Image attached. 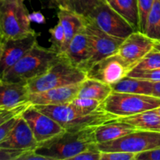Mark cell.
I'll return each instance as SVG.
<instances>
[{"label": "cell", "mask_w": 160, "mask_h": 160, "mask_svg": "<svg viewBox=\"0 0 160 160\" xmlns=\"http://www.w3.org/2000/svg\"><path fill=\"white\" fill-rule=\"evenodd\" d=\"M85 18L95 23L105 33L117 38L125 39L135 31L132 25L105 0H101L99 4Z\"/></svg>", "instance_id": "9c48e42d"}, {"label": "cell", "mask_w": 160, "mask_h": 160, "mask_svg": "<svg viewBox=\"0 0 160 160\" xmlns=\"http://www.w3.org/2000/svg\"><path fill=\"white\" fill-rule=\"evenodd\" d=\"M154 48H156V49L160 51V41H156V42H155Z\"/></svg>", "instance_id": "60d3db41"}, {"label": "cell", "mask_w": 160, "mask_h": 160, "mask_svg": "<svg viewBox=\"0 0 160 160\" xmlns=\"http://www.w3.org/2000/svg\"><path fill=\"white\" fill-rule=\"evenodd\" d=\"M89 49L88 37L85 31V27H84L75 34L67 49L61 54L67 57L73 65L81 69L82 64L88 57Z\"/></svg>", "instance_id": "e0dca14e"}, {"label": "cell", "mask_w": 160, "mask_h": 160, "mask_svg": "<svg viewBox=\"0 0 160 160\" xmlns=\"http://www.w3.org/2000/svg\"><path fill=\"white\" fill-rule=\"evenodd\" d=\"M138 62H131L118 53L110 55L94 64L87 71V78L112 86L128 76Z\"/></svg>", "instance_id": "30bf717a"}, {"label": "cell", "mask_w": 160, "mask_h": 160, "mask_svg": "<svg viewBox=\"0 0 160 160\" xmlns=\"http://www.w3.org/2000/svg\"><path fill=\"white\" fill-rule=\"evenodd\" d=\"M17 160H47L45 156L38 154L34 149L24 151Z\"/></svg>", "instance_id": "8d00e7d4"}, {"label": "cell", "mask_w": 160, "mask_h": 160, "mask_svg": "<svg viewBox=\"0 0 160 160\" xmlns=\"http://www.w3.org/2000/svg\"><path fill=\"white\" fill-rule=\"evenodd\" d=\"M97 145L101 152H126L137 155L160 148V132L136 130L114 141Z\"/></svg>", "instance_id": "52a82bcc"}, {"label": "cell", "mask_w": 160, "mask_h": 160, "mask_svg": "<svg viewBox=\"0 0 160 160\" xmlns=\"http://www.w3.org/2000/svg\"><path fill=\"white\" fill-rule=\"evenodd\" d=\"M105 1H106V2H110L111 0H105Z\"/></svg>", "instance_id": "ee69618b"}, {"label": "cell", "mask_w": 160, "mask_h": 160, "mask_svg": "<svg viewBox=\"0 0 160 160\" xmlns=\"http://www.w3.org/2000/svg\"><path fill=\"white\" fill-rule=\"evenodd\" d=\"M57 17L58 20L62 23L65 31V42L62 47V53L67 49L69 43L74 37L75 34L84 27L85 17L63 8L58 9Z\"/></svg>", "instance_id": "d6986e66"}, {"label": "cell", "mask_w": 160, "mask_h": 160, "mask_svg": "<svg viewBox=\"0 0 160 160\" xmlns=\"http://www.w3.org/2000/svg\"><path fill=\"white\" fill-rule=\"evenodd\" d=\"M109 5L132 25L135 31H139V12L138 0H111Z\"/></svg>", "instance_id": "cb8c5ba5"}, {"label": "cell", "mask_w": 160, "mask_h": 160, "mask_svg": "<svg viewBox=\"0 0 160 160\" xmlns=\"http://www.w3.org/2000/svg\"><path fill=\"white\" fill-rule=\"evenodd\" d=\"M84 27L88 37L90 49L88 57L82 64L81 69L87 73L97 62L117 53L123 39L109 35L87 18H85Z\"/></svg>", "instance_id": "ba28073f"}, {"label": "cell", "mask_w": 160, "mask_h": 160, "mask_svg": "<svg viewBox=\"0 0 160 160\" xmlns=\"http://www.w3.org/2000/svg\"><path fill=\"white\" fill-rule=\"evenodd\" d=\"M38 145L31 128L20 115L12 131L0 143V147L27 151L35 149Z\"/></svg>", "instance_id": "9a60e30c"}, {"label": "cell", "mask_w": 160, "mask_h": 160, "mask_svg": "<svg viewBox=\"0 0 160 160\" xmlns=\"http://www.w3.org/2000/svg\"><path fill=\"white\" fill-rule=\"evenodd\" d=\"M48 33L50 34V38L48 41L51 43V46L49 48L61 54L65 42V31L62 23L58 21L53 28L48 30Z\"/></svg>", "instance_id": "484cf974"}, {"label": "cell", "mask_w": 160, "mask_h": 160, "mask_svg": "<svg viewBox=\"0 0 160 160\" xmlns=\"http://www.w3.org/2000/svg\"><path fill=\"white\" fill-rule=\"evenodd\" d=\"M136 128L120 119L106 122L97 127L95 130V137L97 144L104 143L118 139L126 134L136 131Z\"/></svg>", "instance_id": "ac0fdd59"}, {"label": "cell", "mask_w": 160, "mask_h": 160, "mask_svg": "<svg viewBox=\"0 0 160 160\" xmlns=\"http://www.w3.org/2000/svg\"><path fill=\"white\" fill-rule=\"evenodd\" d=\"M128 76L151 81H160V68L151 70H142V71L132 70Z\"/></svg>", "instance_id": "4dcf8cb0"}, {"label": "cell", "mask_w": 160, "mask_h": 160, "mask_svg": "<svg viewBox=\"0 0 160 160\" xmlns=\"http://www.w3.org/2000/svg\"><path fill=\"white\" fill-rule=\"evenodd\" d=\"M60 55V58L43 75L27 82L30 93L81 84L87 78V73L84 70Z\"/></svg>", "instance_id": "277c9868"}, {"label": "cell", "mask_w": 160, "mask_h": 160, "mask_svg": "<svg viewBox=\"0 0 160 160\" xmlns=\"http://www.w3.org/2000/svg\"><path fill=\"white\" fill-rule=\"evenodd\" d=\"M37 109L57 121L65 131H80L92 128H97L111 120H118L120 117L106 112L99 108L92 113H84L70 105V103L58 106H34Z\"/></svg>", "instance_id": "7a4b0ae2"}, {"label": "cell", "mask_w": 160, "mask_h": 160, "mask_svg": "<svg viewBox=\"0 0 160 160\" xmlns=\"http://www.w3.org/2000/svg\"><path fill=\"white\" fill-rule=\"evenodd\" d=\"M40 34L34 31L19 38L3 41L4 48L0 59V78L38 43V38Z\"/></svg>", "instance_id": "7c38bea8"}, {"label": "cell", "mask_w": 160, "mask_h": 160, "mask_svg": "<svg viewBox=\"0 0 160 160\" xmlns=\"http://www.w3.org/2000/svg\"><path fill=\"white\" fill-rule=\"evenodd\" d=\"M101 160H135L136 154L126 152H101Z\"/></svg>", "instance_id": "1f68e13d"}, {"label": "cell", "mask_w": 160, "mask_h": 160, "mask_svg": "<svg viewBox=\"0 0 160 160\" xmlns=\"http://www.w3.org/2000/svg\"><path fill=\"white\" fill-rule=\"evenodd\" d=\"M152 96L160 98V81H152Z\"/></svg>", "instance_id": "f35d334b"}, {"label": "cell", "mask_w": 160, "mask_h": 160, "mask_svg": "<svg viewBox=\"0 0 160 160\" xmlns=\"http://www.w3.org/2000/svg\"><path fill=\"white\" fill-rule=\"evenodd\" d=\"M101 151L98 149V145L79 153L71 160H101Z\"/></svg>", "instance_id": "d6a6232c"}, {"label": "cell", "mask_w": 160, "mask_h": 160, "mask_svg": "<svg viewBox=\"0 0 160 160\" xmlns=\"http://www.w3.org/2000/svg\"><path fill=\"white\" fill-rule=\"evenodd\" d=\"M27 82H9L0 79V107L13 108L29 103Z\"/></svg>", "instance_id": "2e32d148"}, {"label": "cell", "mask_w": 160, "mask_h": 160, "mask_svg": "<svg viewBox=\"0 0 160 160\" xmlns=\"http://www.w3.org/2000/svg\"><path fill=\"white\" fill-rule=\"evenodd\" d=\"M21 117L30 127L38 144L65 131L57 121L39 111L31 104L23 110Z\"/></svg>", "instance_id": "8fae6325"}, {"label": "cell", "mask_w": 160, "mask_h": 160, "mask_svg": "<svg viewBox=\"0 0 160 160\" xmlns=\"http://www.w3.org/2000/svg\"><path fill=\"white\" fill-rule=\"evenodd\" d=\"M4 109V108H3V107H0V109Z\"/></svg>", "instance_id": "f6af8a7d"}, {"label": "cell", "mask_w": 160, "mask_h": 160, "mask_svg": "<svg viewBox=\"0 0 160 160\" xmlns=\"http://www.w3.org/2000/svg\"><path fill=\"white\" fill-rule=\"evenodd\" d=\"M155 0H138L139 12V31L145 33L148 16Z\"/></svg>", "instance_id": "f1b7e54d"}, {"label": "cell", "mask_w": 160, "mask_h": 160, "mask_svg": "<svg viewBox=\"0 0 160 160\" xmlns=\"http://www.w3.org/2000/svg\"><path fill=\"white\" fill-rule=\"evenodd\" d=\"M112 92V87L109 84L87 78L80 84L77 97L93 98L102 103Z\"/></svg>", "instance_id": "ffe728a7"}, {"label": "cell", "mask_w": 160, "mask_h": 160, "mask_svg": "<svg viewBox=\"0 0 160 160\" xmlns=\"http://www.w3.org/2000/svg\"><path fill=\"white\" fill-rule=\"evenodd\" d=\"M30 104L31 103H25L13 108H4L0 109V126L12 117L20 115Z\"/></svg>", "instance_id": "f546056e"}, {"label": "cell", "mask_w": 160, "mask_h": 160, "mask_svg": "<svg viewBox=\"0 0 160 160\" xmlns=\"http://www.w3.org/2000/svg\"><path fill=\"white\" fill-rule=\"evenodd\" d=\"M70 103L73 107L84 113H92L95 112L99 108H101L102 104L98 100L90 98H81V97H76Z\"/></svg>", "instance_id": "83f0119b"}, {"label": "cell", "mask_w": 160, "mask_h": 160, "mask_svg": "<svg viewBox=\"0 0 160 160\" xmlns=\"http://www.w3.org/2000/svg\"><path fill=\"white\" fill-rule=\"evenodd\" d=\"M3 42V38H2V34H1V31H0V43L1 42Z\"/></svg>", "instance_id": "7bdbcfd3"}, {"label": "cell", "mask_w": 160, "mask_h": 160, "mask_svg": "<svg viewBox=\"0 0 160 160\" xmlns=\"http://www.w3.org/2000/svg\"><path fill=\"white\" fill-rule=\"evenodd\" d=\"M155 41L144 33L135 31L123 39L117 53L128 60L138 63L154 48Z\"/></svg>", "instance_id": "4fadbf2b"}, {"label": "cell", "mask_w": 160, "mask_h": 160, "mask_svg": "<svg viewBox=\"0 0 160 160\" xmlns=\"http://www.w3.org/2000/svg\"><path fill=\"white\" fill-rule=\"evenodd\" d=\"M111 87L113 92L152 95V81L133 77H125Z\"/></svg>", "instance_id": "7402d4cb"}, {"label": "cell", "mask_w": 160, "mask_h": 160, "mask_svg": "<svg viewBox=\"0 0 160 160\" xmlns=\"http://www.w3.org/2000/svg\"><path fill=\"white\" fill-rule=\"evenodd\" d=\"M96 128L80 131H67L39 143L35 148L38 154L47 160H71L79 153L97 145L95 137Z\"/></svg>", "instance_id": "6da1fadb"}, {"label": "cell", "mask_w": 160, "mask_h": 160, "mask_svg": "<svg viewBox=\"0 0 160 160\" xmlns=\"http://www.w3.org/2000/svg\"><path fill=\"white\" fill-rule=\"evenodd\" d=\"M120 120L130 123L137 130L160 132V116L156 109L126 117H120Z\"/></svg>", "instance_id": "44dd1931"}, {"label": "cell", "mask_w": 160, "mask_h": 160, "mask_svg": "<svg viewBox=\"0 0 160 160\" xmlns=\"http://www.w3.org/2000/svg\"><path fill=\"white\" fill-rule=\"evenodd\" d=\"M29 20L31 23H35L38 24H45L46 23L45 16L41 12H36V11L29 13Z\"/></svg>", "instance_id": "74e56055"}, {"label": "cell", "mask_w": 160, "mask_h": 160, "mask_svg": "<svg viewBox=\"0 0 160 160\" xmlns=\"http://www.w3.org/2000/svg\"><path fill=\"white\" fill-rule=\"evenodd\" d=\"M23 152V150L0 147V160H17Z\"/></svg>", "instance_id": "836d02e7"}, {"label": "cell", "mask_w": 160, "mask_h": 160, "mask_svg": "<svg viewBox=\"0 0 160 160\" xmlns=\"http://www.w3.org/2000/svg\"><path fill=\"white\" fill-rule=\"evenodd\" d=\"M135 160H160V148L138 153L136 155Z\"/></svg>", "instance_id": "d590c367"}, {"label": "cell", "mask_w": 160, "mask_h": 160, "mask_svg": "<svg viewBox=\"0 0 160 160\" xmlns=\"http://www.w3.org/2000/svg\"><path fill=\"white\" fill-rule=\"evenodd\" d=\"M3 48H4V42H1L0 43V59H1L3 53Z\"/></svg>", "instance_id": "ab89813d"}, {"label": "cell", "mask_w": 160, "mask_h": 160, "mask_svg": "<svg viewBox=\"0 0 160 160\" xmlns=\"http://www.w3.org/2000/svg\"><path fill=\"white\" fill-rule=\"evenodd\" d=\"M101 0H48V7L69 9L86 17Z\"/></svg>", "instance_id": "603a6c76"}, {"label": "cell", "mask_w": 160, "mask_h": 160, "mask_svg": "<svg viewBox=\"0 0 160 160\" xmlns=\"http://www.w3.org/2000/svg\"><path fill=\"white\" fill-rule=\"evenodd\" d=\"M61 55L36 44L0 79L9 82H28L43 75Z\"/></svg>", "instance_id": "3957f363"}, {"label": "cell", "mask_w": 160, "mask_h": 160, "mask_svg": "<svg viewBox=\"0 0 160 160\" xmlns=\"http://www.w3.org/2000/svg\"><path fill=\"white\" fill-rule=\"evenodd\" d=\"M160 68V51L153 48L136 65L133 70H151Z\"/></svg>", "instance_id": "4316f807"}, {"label": "cell", "mask_w": 160, "mask_h": 160, "mask_svg": "<svg viewBox=\"0 0 160 160\" xmlns=\"http://www.w3.org/2000/svg\"><path fill=\"white\" fill-rule=\"evenodd\" d=\"M148 37L160 41V0H155L151 11L148 16L145 33Z\"/></svg>", "instance_id": "d4e9b609"}, {"label": "cell", "mask_w": 160, "mask_h": 160, "mask_svg": "<svg viewBox=\"0 0 160 160\" xmlns=\"http://www.w3.org/2000/svg\"><path fill=\"white\" fill-rule=\"evenodd\" d=\"M80 84L56 88L35 93H30L28 102L33 106H58L71 102L77 97Z\"/></svg>", "instance_id": "5bb4252c"}, {"label": "cell", "mask_w": 160, "mask_h": 160, "mask_svg": "<svg viewBox=\"0 0 160 160\" xmlns=\"http://www.w3.org/2000/svg\"><path fill=\"white\" fill-rule=\"evenodd\" d=\"M21 115V114H20ZM20 115L16 116V117H12L10 120H9L8 121H6V123H4L3 124H2L0 126V143L6 138L8 136V134H9L12 129L13 128V127L15 126L16 123L17 122V120L20 117Z\"/></svg>", "instance_id": "e575fe53"}, {"label": "cell", "mask_w": 160, "mask_h": 160, "mask_svg": "<svg viewBox=\"0 0 160 160\" xmlns=\"http://www.w3.org/2000/svg\"><path fill=\"white\" fill-rule=\"evenodd\" d=\"M101 106L109 113L119 117H126L159 107L160 98L112 91Z\"/></svg>", "instance_id": "8992f818"}, {"label": "cell", "mask_w": 160, "mask_h": 160, "mask_svg": "<svg viewBox=\"0 0 160 160\" xmlns=\"http://www.w3.org/2000/svg\"><path fill=\"white\" fill-rule=\"evenodd\" d=\"M25 0H0V31L3 41L34 32Z\"/></svg>", "instance_id": "5b68a950"}, {"label": "cell", "mask_w": 160, "mask_h": 160, "mask_svg": "<svg viewBox=\"0 0 160 160\" xmlns=\"http://www.w3.org/2000/svg\"><path fill=\"white\" fill-rule=\"evenodd\" d=\"M156 112H158V114H159V115L160 116V106H159V107L156 108Z\"/></svg>", "instance_id": "b9f144b4"}]
</instances>
